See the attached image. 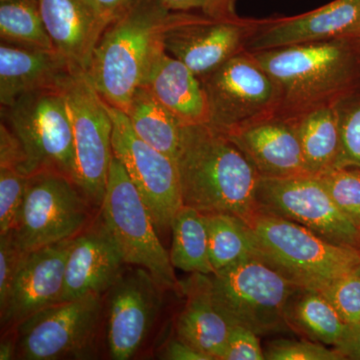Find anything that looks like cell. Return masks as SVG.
Segmentation results:
<instances>
[{
    "label": "cell",
    "instance_id": "1",
    "mask_svg": "<svg viewBox=\"0 0 360 360\" xmlns=\"http://www.w3.org/2000/svg\"><path fill=\"white\" fill-rule=\"evenodd\" d=\"M205 14L172 11L160 0H135L104 32L86 75L104 101L127 111L174 28Z\"/></svg>",
    "mask_w": 360,
    "mask_h": 360
},
{
    "label": "cell",
    "instance_id": "2",
    "mask_svg": "<svg viewBox=\"0 0 360 360\" xmlns=\"http://www.w3.org/2000/svg\"><path fill=\"white\" fill-rule=\"evenodd\" d=\"M182 205L203 214L227 213L243 221L259 210V174L226 136L207 123L182 124L176 158Z\"/></svg>",
    "mask_w": 360,
    "mask_h": 360
},
{
    "label": "cell",
    "instance_id": "3",
    "mask_svg": "<svg viewBox=\"0 0 360 360\" xmlns=\"http://www.w3.org/2000/svg\"><path fill=\"white\" fill-rule=\"evenodd\" d=\"M250 54L278 84L281 103L277 115L288 120L335 104L360 85L359 56L349 37Z\"/></svg>",
    "mask_w": 360,
    "mask_h": 360
},
{
    "label": "cell",
    "instance_id": "4",
    "mask_svg": "<svg viewBox=\"0 0 360 360\" xmlns=\"http://www.w3.org/2000/svg\"><path fill=\"white\" fill-rule=\"evenodd\" d=\"M246 224L255 241V258L302 290L319 291L359 269L360 250L333 245L303 225L274 213L258 210Z\"/></svg>",
    "mask_w": 360,
    "mask_h": 360
},
{
    "label": "cell",
    "instance_id": "5",
    "mask_svg": "<svg viewBox=\"0 0 360 360\" xmlns=\"http://www.w3.org/2000/svg\"><path fill=\"white\" fill-rule=\"evenodd\" d=\"M215 307L231 326L257 335L288 330V309L302 288L257 258L243 260L207 276Z\"/></svg>",
    "mask_w": 360,
    "mask_h": 360
},
{
    "label": "cell",
    "instance_id": "6",
    "mask_svg": "<svg viewBox=\"0 0 360 360\" xmlns=\"http://www.w3.org/2000/svg\"><path fill=\"white\" fill-rule=\"evenodd\" d=\"M65 86L37 90L1 108L2 122L18 137L25 153L26 176L54 172L75 184V148Z\"/></svg>",
    "mask_w": 360,
    "mask_h": 360
},
{
    "label": "cell",
    "instance_id": "7",
    "mask_svg": "<svg viewBox=\"0 0 360 360\" xmlns=\"http://www.w3.org/2000/svg\"><path fill=\"white\" fill-rule=\"evenodd\" d=\"M101 219L117 243L125 264L148 270L165 290L180 288L169 253L158 238L148 206L115 155L101 206Z\"/></svg>",
    "mask_w": 360,
    "mask_h": 360
},
{
    "label": "cell",
    "instance_id": "8",
    "mask_svg": "<svg viewBox=\"0 0 360 360\" xmlns=\"http://www.w3.org/2000/svg\"><path fill=\"white\" fill-rule=\"evenodd\" d=\"M200 82L207 99V124L221 134H231L278 113V84L250 52H241Z\"/></svg>",
    "mask_w": 360,
    "mask_h": 360
},
{
    "label": "cell",
    "instance_id": "9",
    "mask_svg": "<svg viewBox=\"0 0 360 360\" xmlns=\"http://www.w3.org/2000/svg\"><path fill=\"white\" fill-rule=\"evenodd\" d=\"M91 206L72 180L54 172L28 177L25 200L9 236L23 252L75 238L85 229Z\"/></svg>",
    "mask_w": 360,
    "mask_h": 360
},
{
    "label": "cell",
    "instance_id": "10",
    "mask_svg": "<svg viewBox=\"0 0 360 360\" xmlns=\"http://www.w3.org/2000/svg\"><path fill=\"white\" fill-rule=\"evenodd\" d=\"M65 96L72 129L75 184L90 205L101 207L113 158L112 120L86 73L71 78Z\"/></svg>",
    "mask_w": 360,
    "mask_h": 360
},
{
    "label": "cell",
    "instance_id": "11",
    "mask_svg": "<svg viewBox=\"0 0 360 360\" xmlns=\"http://www.w3.org/2000/svg\"><path fill=\"white\" fill-rule=\"evenodd\" d=\"M103 295L91 293L40 310L16 326V359H84L96 340Z\"/></svg>",
    "mask_w": 360,
    "mask_h": 360
},
{
    "label": "cell",
    "instance_id": "12",
    "mask_svg": "<svg viewBox=\"0 0 360 360\" xmlns=\"http://www.w3.org/2000/svg\"><path fill=\"white\" fill-rule=\"evenodd\" d=\"M104 103L112 120L113 155L148 206L158 231H172V219L184 205L175 160L137 136L124 111Z\"/></svg>",
    "mask_w": 360,
    "mask_h": 360
},
{
    "label": "cell",
    "instance_id": "13",
    "mask_svg": "<svg viewBox=\"0 0 360 360\" xmlns=\"http://www.w3.org/2000/svg\"><path fill=\"white\" fill-rule=\"evenodd\" d=\"M259 210L303 225L333 245L360 250V231L314 175L260 177L257 191Z\"/></svg>",
    "mask_w": 360,
    "mask_h": 360
},
{
    "label": "cell",
    "instance_id": "14",
    "mask_svg": "<svg viewBox=\"0 0 360 360\" xmlns=\"http://www.w3.org/2000/svg\"><path fill=\"white\" fill-rule=\"evenodd\" d=\"M165 290L148 270H123L110 290L108 345L111 359L134 357L150 333Z\"/></svg>",
    "mask_w": 360,
    "mask_h": 360
},
{
    "label": "cell",
    "instance_id": "15",
    "mask_svg": "<svg viewBox=\"0 0 360 360\" xmlns=\"http://www.w3.org/2000/svg\"><path fill=\"white\" fill-rule=\"evenodd\" d=\"M260 23L262 20L238 15L226 20L203 15L168 32L165 51L200 79L245 51Z\"/></svg>",
    "mask_w": 360,
    "mask_h": 360
},
{
    "label": "cell",
    "instance_id": "16",
    "mask_svg": "<svg viewBox=\"0 0 360 360\" xmlns=\"http://www.w3.org/2000/svg\"><path fill=\"white\" fill-rule=\"evenodd\" d=\"M73 238L25 253L6 309L0 314L4 326H18L32 314L60 302Z\"/></svg>",
    "mask_w": 360,
    "mask_h": 360
},
{
    "label": "cell",
    "instance_id": "17",
    "mask_svg": "<svg viewBox=\"0 0 360 360\" xmlns=\"http://www.w3.org/2000/svg\"><path fill=\"white\" fill-rule=\"evenodd\" d=\"M360 32V0H333L295 16L262 20L246 51L255 52L312 44Z\"/></svg>",
    "mask_w": 360,
    "mask_h": 360
},
{
    "label": "cell",
    "instance_id": "18",
    "mask_svg": "<svg viewBox=\"0 0 360 360\" xmlns=\"http://www.w3.org/2000/svg\"><path fill=\"white\" fill-rule=\"evenodd\" d=\"M54 49L75 70L87 72L94 49L115 21L92 0H39Z\"/></svg>",
    "mask_w": 360,
    "mask_h": 360
},
{
    "label": "cell",
    "instance_id": "19",
    "mask_svg": "<svg viewBox=\"0 0 360 360\" xmlns=\"http://www.w3.org/2000/svg\"><path fill=\"white\" fill-rule=\"evenodd\" d=\"M123 264L117 243L99 219L73 238L59 302L91 293L103 295L116 283L123 271Z\"/></svg>",
    "mask_w": 360,
    "mask_h": 360
},
{
    "label": "cell",
    "instance_id": "20",
    "mask_svg": "<svg viewBox=\"0 0 360 360\" xmlns=\"http://www.w3.org/2000/svg\"><path fill=\"white\" fill-rule=\"evenodd\" d=\"M224 135L245 153L260 177L310 175L293 120L276 115Z\"/></svg>",
    "mask_w": 360,
    "mask_h": 360
},
{
    "label": "cell",
    "instance_id": "21",
    "mask_svg": "<svg viewBox=\"0 0 360 360\" xmlns=\"http://www.w3.org/2000/svg\"><path fill=\"white\" fill-rule=\"evenodd\" d=\"M78 72L56 49L1 42V108H7L20 96L37 90L65 86Z\"/></svg>",
    "mask_w": 360,
    "mask_h": 360
},
{
    "label": "cell",
    "instance_id": "22",
    "mask_svg": "<svg viewBox=\"0 0 360 360\" xmlns=\"http://www.w3.org/2000/svg\"><path fill=\"white\" fill-rule=\"evenodd\" d=\"M181 124H205L210 120L205 91L200 78L184 63L163 51L142 82Z\"/></svg>",
    "mask_w": 360,
    "mask_h": 360
},
{
    "label": "cell",
    "instance_id": "23",
    "mask_svg": "<svg viewBox=\"0 0 360 360\" xmlns=\"http://www.w3.org/2000/svg\"><path fill=\"white\" fill-rule=\"evenodd\" d=\"M180 288L187 296L176 322L177 338L212 357L221 360L231 324L215 307L207 288V274H194Z\"/></svg>",
    "mask_w": 360,
    "mask_h": 360
},
{
    "label": "cell",
    "instance_id": "24",
    "mask_svg": "<svg viewBox=\"0 0 360 360\" xmlns=\"http://www.w3.org/2000/svg\"><path fill=\"white\" fill-rule=\"evenodd\" d=\"M293 122L309 174L319 176L335 167L341 148L335 103L310 110Z\"/></svg>",
    "mask_w": 360,
    "mask_h": 360
},
{
    "label": "cell",
    "instance_id": "25",
    "mask_svg": "<svg viewBox=\"0 0 360 360\" xmlns=\"http://www.w3.org/2000/svg\"><path fill=\"white\" fill-rule=\"evenodd\" d=\"M125 113L137 136L175 160L181 122L148 89L139 87L135 91Z\"/></svg>",
    "mask_w": 360,
    "mask_h": 360
},
{
    "label": "cell",
    "instance_id": "26",
    "mask_svg": "<svg viewBox=\"0 0 360 360\" xmlns=\"http://www.w3.org/2000/svg\"><path fill=\"white\" fill-rule=\"evenodd\" d=\"M172 232L169 257L174 269L207 276L214 272L210 264L205 214L182 205L172 219Z\"/></svg>",
    "mask_w": 360,
    "mask_h": 360
},
{
    "label": "cell",
    "instance_id": "27",
    "mask_svg": "<svg viewBox=\"0 0 360 360\" xmlns=\"http://www.w3.org/2000/svg\"><path fill=\"white\" fill-rule=\"evenodd\" d=\"M290 328L310 340L335 347L345 335L348 324L319 291L300 290L288 309Z\"/></svg>",
    "mask_w": 360,
    "mask_h": 360
},
{
    "label": "cell",
    "instance_id": "28",
    "mask_svg": "<svg viewBox=\"0 0 360 360\" xmlns=\"http://www.w3.org/2000/svg\"><path fill=\"white\" fill-rule=\"evenodd\" d=\"M205 217L210 264L214 272L255 258V241L243 219L227 213L205 214Z\"/></svg>",
    "mask_w": 360,
    "mask_h": 360
},
{
    "label": "cell",
    "instance_id": "29",
    "mask_svg": "<svg viewBox=\"0 0 360 360\" xmlns=\"http://www.w3.org/2000/svg\"><path fill=\"white\" fill-rule=\"evenodd\" d=\"M0 37L6 44L56 49L45 28L39 0H0Z\"/></svg>",
    "mask_w": 360,
    "mask_h": 360
},
{
    "label": "cell",
    "instance_id": "30",
    "mask_svg": "<svg viewBox=\"0 0 360 360\" xmlns=\"http://www.w3.org/2000/svg\"><path fill=\"white\" fill-rule=\"evenodd\" d=\"M340 120L341 148L338 167H360V85L335 103Z\"/></svg>",
    "mask_w": 360,
    "mask_h": 360
},
{
    "label": "cell",
    "instance_id": "31",
    "mask_svg": "<svg viewBox=\"0 0 360 360\" xmlns=\"http://www.w3.org/2000/svg\"><path fill=\"white\" fill-rule=\"evenodd\" d=\"M316 177L360 231V167H333Z\"/></svg>",
    "mask_w": 360,
    "mask_h": 360
},
{
    "label": "cell",
    "instance_id": "32",
    "mask_svg": "<svg viewBox=\"0 0 360 360\" xmlns=\"http://www.w3.org/2000/svg\"><path fill=\"white\" fill-rule=\"evenodd\" d=\"M27 179L15 168L0 167V236L11 234L15 227Z\"/></svg>",
    "mask_w": 360,
    "mask_h": 360
},
{
    "label": "cell",
    "instance_id": "33",
    "mask_svg": "<svg viewBox=\"0 0 360 360\" xmlns=\"http://www.w3.org/2000/svg\"><path fill=\"white\" fill-rule=\"evenodd\" d=\"M319 292L348 326L360 323V276L356 271L338 277Z\"/></svg>",
    "mask_w": 360,
    "mask_h": 360
},
{
    "label": "cell",
    "instance_id": "34",
    "mask_svg": "<svg viewBox=\"0 0 360 360\" xmlns=\"http://www.w3.org/2000/svg\"><path fill=\"white\" fill-rule=\"evenodd\" d=\"M269 360H342V355L333 347L326 348L321 342L307 340H281L270 343L264 352Z\"/></svg>",
    "mask_w": 360,
    "mask_h": 360
},
{
    "label": "cell",
    "instance_id": "35",
    "mask_svg": "<svg viewBox=\"0 0 360 360\" xmlns=\"http://www.w3.org/2000/svg\"><path fill=\"white\" fill-rule=\"evenodd\" d=\"M264 359V352L257 333L245 326H231L221 360Z\"/></svg>",
    "mask_w": 360,
    "mask_h": 360
},
{
    "label": "cell",
    "instance_id": "36",
    "mask_svg": "<svg viewBox=\"0 0 360 360\" xmlns=\"http://www.w3.org/2000/svg\"><path fill=\"white\" fill-rule=\"evenodd\" d=\"M25 255L9 234L0 236V314L6 309L14 277Z\"/></svg>",
    "mask_w": 360,
    "mask_h": 360
},
{
    "label": "cell",
    "instance_id": "37",
    "mask_svg": "<svg viewBox=\"0 0 360 360\" xmlns=\"http://www.w3.org/2000/svg\"><path fill=\"white\" fill-rule=\"evenodd\" d=\"M167 9L179 13L200 11L214 20H226L238 16L236 11L238 0H160Z\"/></svg>",
    "mask_w": 360,
    "mask_h": 360
},
{
    "label": "cell",
    "instance_id": "38",
    "mask_svg": "<svg viewBox=\"0 0 360 360\" xmlns=\"http://www.w3.org/2000/svg\"><path fill=\"white\" fill-rule=\"evenodd\" d=\"M25 162V153L21 148L20 141L6 123L1 122L0 123V167L15 168L23 174Z\"/></svg>",
    "mask_w": 360,
    "mask_h": 360
},
{
    "label": "cell",
    "instance_id": "39",
    "mask_svg": "<svg viewBox=\"0 0 360 360\" xmlns=\"http://www.w3.org/2000/svg\"><path fill=\"white\" fill-rule=\"evenodd\" d=\"M162 359L169 360H212V357L196 349L186 341L172 340L165 347Z\"/></svg>",
    "mask_w": 360,
    "mask_h": 360
},
{
    "label": "cell",
    "instance_id": "40",
    "mask_svg": "<svg viewBox=\"0 0 360 360\" xmlns=\"http://www.w3.org/2000/svg\"><path fill=\"white\" fill-rule=\"evenodd\" d=\"M335 348L345 359L360 360V323L348 326Z\"/></svg>",
    "mask_w": 360,
    "mask_h": 360
},
{
    "label": "cell",
    "instance_id": "41",
    "mask_svg": "<svg viewBox=\"0 0 360 360\" xmlns=\"http://www.w3.org/2000/svg\"><path fill=\"white\" fill-rule=\"evenodd\" d=\"M103 13H108L111 18H116L122 15L135 0H92Z\"/></svg>",
    "mask_w": 360,
    "mask_h": 360
},
{
    "label": "cell",
    "instance_id": "42",
    "mask_svg": "<svg viewBox=\"0 0 360 360\" xmlns=\"http://www.w3.org/2000/svg\"><path fill=\"white\" fill-rule=\"evenodd\" d=\"M16 359V338L15 340H4L0 345V360H11Z\"/></svg>",
    "mask_w": 360,
    "mask_h": 360
},
{
    "label": "cell",
    "instance_id": "43",
    "mask_svg": "<svg viewBox=\"0 0 360 360\" xmlns=\"http://www.w3.org/2000/svg\"><path fill=\"white\" fill-rule=\"evenodd\" d=\"M347 37H349V39H352V41H354L355 49H356L357 53H359L360 60V32Z\"/></svg>",
    "mask_w": 360,
    "mask_h": 360
},
{
    "label": "cell",
    "instance_id": "44",
    "mask_svg": "<svg viewBox=\"0 0 360 360\" xmlns=\"http://www.w3.org/2000/svg\"><path fill=\"white\" fill-rule=\"evenodd\" d=\"M356 272H357V274H359V276H360V266H359V269L356 270Z\"/></svg>",
    "mask_w": 360,
    "mask_h": 360
}]
</instances>
